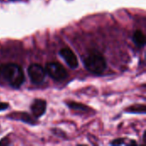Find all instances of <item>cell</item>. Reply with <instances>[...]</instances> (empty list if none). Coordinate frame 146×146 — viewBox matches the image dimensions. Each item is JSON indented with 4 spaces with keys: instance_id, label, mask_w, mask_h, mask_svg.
<instances>
[{
    "instance_id": "6da1fadb",
    "label": "cell",
    "mask_w": 146,
    "mask_h": 146,
    "mask_svg": "<svg viewBox=\"0 0 146 146\" xmlns=\"http://www.w3.org/2000/svg\"><path fill=\"white\" fill-rule=\"evenodd\" d=\"M0 80L13 88L21 87L25 81L21 67L15 63L0 64Z\"/></svg>"
},
{
    "instance_id": "7a4b0ae2",
    "label": "cell",
    "mask_w": 146,
    "mask_h": 146,
    "mask_svg": "<svg viewBox=\"0 0 146 146\" xmlns=\"http://www.w3.org/2000/svg\"><path fill=\"white\" fill-rule=\"evenodd\" d=\"M83 62L86 68L94 74H101L107 68L104 56L98 51H92L87 55L83 59Z\"/></svg>"
},
{
    "instance_id": "3957f363",
    "label": "cell",
    "mask_w": 146,
    "mask_h": 146,
    "mask_svg": "<svg viewBox=\"0 0 146 146\" xmlns=\"http://www.w3.org/2000/svg\"><path fill=\"white\" fill-rule=\"evenodd\" d=\"M45 72L56 81H62L67 79L68 74L66 68L57 62H48L45 66Z\"/></svg>"
},
{
    "instance_id": "277c9868",
    "label": "cell",
    "mask_w": 146,
    "mask_h": 146,
    "mask_svg": "<svg viewBox=\"0 0 146 146\" xmlns=\"http://www.w3.org/2000/svg\"><path fill=\"white\" fill-rule=\"evenodd\" d=\"M27 74L31 81L35 85H40L45 79V69L39 64L33 63L27 68Z\"/></svg>"
},
{
    "instance_id": "5b68a950",
    "label": "cell",
    "mask_w": 146,
    "mask_h": 146,
    "mask_svg": "<svg viewBox=\"0 0 146 146\" xmlns=\"http://www.w3.org/2000/svg\"><path fill=\"white\" fill-rule=\"evenodd\" d=\"M59 55L62 56V58L65 61V62L68 64V66L70 68L75 69L76 68H78V66H79L78 59L71 49H69L68 47L62 48L60 50Z\"/></svg>"
},
{
    "instance_id": "8992f818",
    "label": "cell",
    "mask_w": 146,
    "mask_h": 146,
    "mask_svg": "<svg viewBox=\"0 0 146 146\" xmlns=\"http://www.w3.org/2000/svg\"><path fill=\"white\" fill-rule=\"evenodd\" d=\"M31 110L36 118L41 117L46 110V102L43 99H35L31 105Z\"/></svg>"
},
{
    "instance_id": "52a82bcc",
    "label": "cell",
    "mask_w": 146,
    "mask_h": 146,
    "mask_svg": "<svg viewBox=\"0 0 146 146\" xmlns=\"http://www.w3.org/2000/svg\"><path fill=\"white\" fill-rule=\"evenodd\" d=\"M9 118H10L11 120H17V121H23L25 123L27 124H31V125H34L36 122L32 119V117L26 112H20V113H13L10 115L8 116Z\"/></svg>"
},
{
    "instance_id": "ba28073f",
    "label": "cell",
    "mask_w": 146,
    "mask_h": 146,
    "mask_svg": "<svg viewBox=\"0 0 146 146\" xmlns=\"http://www.w3.org/2000/svg\"><path fill=\"white\" fill-rule=\"evenodd\" d=\"M133 40L137 47L141 48V47H144L145 44V36L141 30L135 31L133 36Z\"/></svg>"
},
{
    "instance_id": "9c48e42d",
    "label": "cell",
    "mask_w": 146,
    "mask_h": 146,
    "mask_svg": "<svg viewBox=\"0 0 146 146\" xmlns=\"http://www.w3.org/2000/svg\"><path fill=\"white\" fill-rule=\"evenodd\" d=\"M68 108L74 110H78V111H83V112H87L90 111L91 109L82 104L80 103H75V102H69L67 104Z\"/></svg>"
},
{
    "instance_id": "30bf717a",
    "label": "cell",
    "mask_w": 146,
    "mask_h": 146,
    "mask_svg": "<svg viewBox=\"0 0 146 146\" xmlns=\"http://www.w3.org/2000/svg\"><path fill=\"white\" fill-rule=\"evenodd\" d=\"M128 113H138V114H145V106L144 104L133 105L127 110Z\"/></svg>"
},
{
    "instance_id": "8fae6325",
    "label": "cell",
    "mask_w": 146,
    "mask_h": 146,
    "mask_svg": "<svg viewBox=\"0 0 146 146\" xmlns=\"http://www.w3.org/2000/svg\"><path fill=\"white\" fill-rule=\"evenodd\" d=\"M124 144H126V142L123 139H117L114 140L113 142H111L112 145H124Z\"/></svg>"
},
{
    "instance_id": "7c38bea8",
    "label": "cell",
    "mask_w": 146,
    "mask_h": 146,
    "mask_svg": "<svg viewBox=\"0 0 146 146\" xmlns=\"http://www.w3.org/2000/svg\"><path fill=\"white\" fill-rule=\"evenodd\" d=\"M9 108V104L7 103H2L0 102V111L5 110Z\"/></svg>"
},
{
    "instance_id": "4fadbf2b",
    "label": "cell",
    "mask_w": 146,
    "mask_h": 146,
    "mask_svg": "<svg viewBox=\"0 0 146 146\" xmlns=\"http://www.w3.org/2000/svg\"><path fill=\"white\" fill-rule=\"evenodd\" d=\"M11 1H18V0H11Z\"/></svg>"
}]
</instances>
